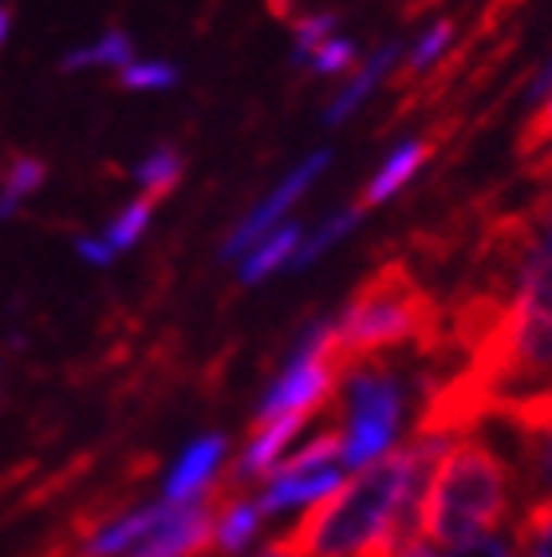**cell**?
I'll return each instance as SVG.
<instances>
[{"instance_id": "1", "label": "cell", "mask_w": 552, "mask_h": 557, "mask_svg": "<svg viewBox=\"0 0 552 557\" xmlns=\"http://www.w3.org/2000/svg\"><path fill=\"white\" fill-rule=\"evenodd\" d=\"M411 467V447L387 450L331 498L309 506L304 522L292 525L280 546L288 557H355L387 534L411 542L418 534V515L406 494Z\"/></svg>"}, {"instance_id": "2", "label": "cell", "mask_w": 552, "mask_h": 557, "mask_svg": "<svg viewBox=\"0 0 552 557\" xmlns=\"http://www.w3.org/2000/svg\"><path fill=\"white\" fill-rule=\"evenodd\" d=\"M442 336L447 324L435 297L414 281L403 261H387L351 293L343 312L331 321L328 352L340 375H348L351 368L382 360L399 348H418L430 356L442 348Z\"/></svg>"}, {"instance_id": "3", "label": "cell", "mask_w": 552, "mask_h": 557, "mask_svg": "<svg viewBox=\"0 0 552 557\" xmlns=\"http://www.w3.org/2000/svg\"><path fill=\"white\" fill-rule=\"evenodd\" d=\"M513 479L505 455L478 431L450 440L447 455L438 459L435 479L426 486L418 510V537L435 549H457L469 542L498 534L513 510Z\"/></svg>"}, {"instance_id": "4", "label": "cell", "mask_w": 552, "mask_h": 557, "mask_svg": "<svg viewBox=\"0 0 552 557\" xmlns=\"http://www.w3.org/2000/svg\"><path fill=\"white\" fill-rule=\"evenodd\" d=\"M343 384V467L363 471L387 455L406 411V380L382 360L351 368Z\"/></svg>"}, {"instance_id": "5", "label": "cell", "mask_w": 552, "mask_h": 557, "mask_svg": "<svg viewBox=\"0 0 552 557\" xmlns=\"http://www.w3.org/2000/svg\"><path fill=\"white\" fill-rule=\"evenodd\" d=\"M222 498V491H205L202 498H193L186 506L166 503L162 522L127 557H198L213 546V525H217Z\"/></svg>"}, {"instance_id": "6", "label": "cell", "mask_w": 552, "mask_h": 557, "mask_svg": "<svg viewBox=\"0 0 552 557\" xmlns=\"http://www.w3.org/2000/svg\"><path fill=\"white\" fill-rule=\"evenodd\" d=\"M520 440V474H525V491L541 498H552V396H532L510 404L498 411Z\"/></svg>"}, {"instance_id": "7", "label": "cell", "mask_w": 552, "mask_h": 557, "mask_svg": "<svg viewBox=\"0 0 552 557\" xmlns=\"http://www.w3.org/2000/svg\"><path fill=\"white\" fill-rule=\"evenodd\" d=\"M328 162H331V154L328 150H316V154H312L309 162H300L297 171L288 174L285 183L276 186L273 194H268L265 202L256 206L253 214L244 218L241 225H237L234 234H229V242H225V249H222V258L225 261H234V258H241L244 249H253L256 242H261V237H268L276 230V222H280V218L288 214V210H292V206L300 202V194L309 190L312 183H316L319 174L328 171Z\"/></svg>"}, {"instance_id": "8", "label": "cell", "mask_w": 552, "mask_h": 557, "mask_svg": "<svg viewBox=\"0 0 552 557\" xmlns=\"http://www.w3.org/2000/svg\"><path fill=\"white\" fill-rule=\"evenodd\" d=\"M225 435H202L198 443H190V447L181 450V459L174 462L171 479H166V486H162V503L171 506H186L193 503V498H202L205 491H213V474H217V467L225 462Z\"/></svg>"}, {"instance_id": "9", "label": "cell", "mask_w": 552, "mask_h": 557, "mask_svg": "<svg viewBox=\"0 0 552 557\" xmlns=\"http://www.w3.org/2000/svg\"><path fill=\"white\" fill-rule=\"evenodd\" d=\"M166 515V503H150L138 506V510H123V515L106 518V522L91 525V534L79 542L67 557H118L130 554V549L142 542V537L154 530Z\"/></svg>"}, {"instance_id": "10", "label": "cell", "mask_w": 552, "mask_h": 557, "mask_svg": "<svg viewBox=\"0 0 552 557\" xmlns=\"http://www.w3.org/2000/svg\"><path fill=\"white\" fill-rule=\"evenodd\" d=\"M430 150H435V135L403 143V147L394 150L391 159L382 162L379 174H375L372 183H367V190L360 194V202H355V206H360V210H367V206H379V202H387L391 194H399L414 178V171H418V166L430 159Z\"/></svg>"}, {"instance_id": "11", "label": "cell", "mask_w": 552, "mask_h": 557, "mask_svg": "<svg viewBox=\"0 0 552 557\" xmlns=\"http://www.w3.org/2000/svg\"><path fill=\"white\" fill-rule=\"evenodd\" d=\"M225 494V491H222ZM265 515L253 498H241V494H225L222 510H217V525H213V549L222 557H237L249 549V542L256 537Z\"/></svg>"}, {"instance_id": "12", "label": "cell", "mask_w": 552, "mask_h": 557, "mask_svg": "<svg viewBox=\"0 0 552 557\" xmlns=\"http://www.w3.org/2000/svg\"><path fill=\"white\" fill-rule=\"evenodd\" d=\"M300 249V225L288 222V225H276L273 234L261 242V246H253L249 253H244L241 261V285H261V281L268 277V273H276V269L285 265V261H292V253Z\"/></svg>"}, {"instance_id": "13", "label": "cell", "mask_w": 552, "mask_h": 557, "mask_svg": "<svg viewBox=\"0 0 552 557\" xmlns=\"http://www.w3.org/2000/svg\"><path fill=\"white\" fill-rule=\"evenodd\" d=\"M394 55H399V48H394V44H387L382 52H375L372 60L363 64V72L355 75V79H351V84H348V91H340V99H336V103H331V108H328V115H324V123H340V119H348L351 111L360 108L363 99H367V96H372V91H375V84H379L382 75H387V72H391V67H394Z\"/></svg>"}, {"instance_id": "14", "label": "cell", "mask_w": 552, "mask_h": 557, "mask_svg": "<svg viewBox=\"0 0 552 557\" xmlns=\"http://www.w3.org/2000/svg\"><path fill=\"white\" fill-rule=\"evenodd\" d=\"M360 218H363V210L360 206H351V210H340V214H331L324 225H316L309 234V242H300V249L292 253V261H288V269L292 273H304V269L312 265V261H319L324 253H328L336 242H343V237L360 225Z\"/></svg>"}, {"instance_id": "15", "label": "cell", "mask_w": 552, "mask_h": 557, "mask_svg": "<svg viewBox=\"0 0 552 557\" xmlns=\"http://www.w3.org/2000/svg\"><path fill=\"white\" fill-rule=\"evenodd\" d=\"M513 549H517V557H552V498L529 503L520 510L517 530H513Z\"/></svg>"}, {"instance_id": "16", "label": "cell", "mask_w": 552, "mask_h": 557, "mask_svg": "<svg viewBox=\"0 0 552 557\" xmlns=\"http://www.w3.org/2000/svg\"><path fill=\"white\" fill-rule=\"evenodd\" d=\"M181 171H186V162H181V154L174 147H154L147 154V159L138 162V186H142V198H150V202H159V198H166V194L178 186Z\"/></svg>"}, {"instance_id": "17", "label": "cell", "mask_w": 552, "mask_h": 557, "mask_svg": "<svg viewBox=\"0 0 552 557\" xmlns=\"http://www.w3.org/2000/svg\"><path fill=\"white\" fill-rule=\"evenodd\" d=\"M135 60V40H130L123 28H111L103 33V40L91 44V48H79L64 60V72H75V67H91V64H106V67H130Z\"/></svg>"}, {"instance_id": "18", "label": "cell", "mask_w": 552, "mask_h": 557, "mask_svg": "<svg viewBox=\"0 0 552 557\" xmlns=\"http://www.w3.org/2000/svg\"><path fill=\"white\" fill-rule=\"evenodd\" d=\"M43 178H48V166L33 154H16V159L4 166L0 174V198H12V202H24L33 190H40Z\"/></svg>"}, {"instance_id": "19", "label": "cell", "mask_w": 552, "mask_h": 557, "mask_svg": "<svg viewBox=\"0 0 552 557\" xmlns=\"http://www.w3.org/2000/svg\"><path fill=\"white\" fill-rule=\"evenodd\" d=\"M154 206L159 202H150V198H135V202L123 210V214L115 218V222L106 225V246L115 249V253H123V249H130L138 242V237L147 234V225H150V214H154Z\"/></svg>"}, {"instance_id": "20", "label": "cell", "mask_w": 552, "mask_h": 557, "mask_svg": "<svg viewBox=\"0 0 552 557\" xmlns=\"http://www.w3.org/2000/svg\"><path fill=\"white\" fill-rule=\"evenodd\" d=\"M181 79V72L166 60H147V64H130L118 72V84L127 91H166Z\"/></svg>"}, {"instance_id": "21", "label": "cell", "mask_w": 552, "mask_h": 557, "mask_svg": "<svg viewBox=\"0 0 552 557\" xmlns=\"http://www.w3.org/2000/svg\"><path fill=\"white\" fill-rule=\"evenodd\" d=\"M450 33H454V24H450V21H438L435 28H430V33L423 36V40H418V48H414V52H411V60H406L403 75H399V84H406L411 75L426 72V67L435 64L438 52H442V48H447V44H450Z\"/></svg>"}, {"instance_id": "22", "label": "cell", "mask_w": 552, "mask_h": 557, "mask_svg": "<svg viewBox=\"0 0 552 557\" xmlns=\"http://www.w3.org/2000/svg\"><path fill=\"white\" fill-rule=\"evenodd\" d=\"M552 147V96L544 108H537L529 115V123H525V131H520L517 139V150L525 154V159H537V154H544V150Z\"/></svg>"}, {"instance_id": "23", "label": "cell", "mask_w": 552, "mask_h": 557, "mask_svg": "<svg viewBox=\"0 0 552 557\" xmlns=\"http://www.w3.org/2000/svg\"><path fill=\"white\" fill-rule=\"evenodd\" d=\"M331 28H336V12L304 16V21L297 24V52H292V60H297V64H309V55L324 44V36H328Z\"/></svg>"}, {"instance_id": "24", "label": "cell", "mask_w": 552, "mask_h": 557, "mask_svg": "<svg viewBox=\"0 0 552 557\" xmlns=\"http://www.w3.org/2000/svg\"><path fill=\"white\" fill-rule=\"evenodd\" d=\"M355 64V44L351 40H324L312 52V72L316 75H336V72H348Z\"/></svg>"}, {"instance_id": "25", "label": "cell", "mask_w": 552, "mask_h": 557, "mask_svg": "<svg viewBox=\"0 0 552 557\" xmlns=\"http://www.w3.org/2000/svg\"><path fill=\"white\" fill-rule=\"evenodd\" d=\"M450 557H517V549H513V537L489 534V537H481V542L450 549Z\"/></svg>"}, {"instance_id": "26", "label": "cell", "mask_w": 552, "mask_h": 557, "mask_svg": "<svg viewBox=\"0 0 552 557\" xmlns=\"http://www.w3.org/2000/svg\"><path fill=\"white\" fill-rule=\"evenodd\" d=\"M75 249H79V258L91 261V265H111V261H115V249L106 246V242H96V237H79Z\"/></svg>"}, {"instance_id": "27", "label": "cell", "mask_w": 552, "mask_h": 557, "mask_svg": "<svg viewBox=\"0 0 552 557\" xmlns=\"http://www.w3.org/2000/svg\"><path fill=\"white\" fill-rule=\"evenodd\" d=\"M537 249H541V258L552 265V206L537 214Z\"/></svg>"}, {"instance_id": "28", "label": "cell", "mask_w": 552, "mask_h": 557, "mask_svg": "<svg viewBox=\"0 0 552 557\" xmlns=\"http://www.w3.org/2000/svg\"><path fill=\"white\" fill-rule=\"evenodd\" d=\"M399 557H438V549L430 546V542H426V537H418V534H414L411 542H406V546L399 549Z\"/></svg>"}, {"instance_id": "29", "label": "cell", "mask_w": 552, "mask_h": 557, "mask_svg": "<svg viewBox=\"0 0 552 557\" xmlns=\"http://www.w3.org/2000/svg\"><path fill=\"white\" fill-rule=\"evenodd\" d=\"M544 96H552V64L544 67V72L537 75V84L529 87V99H544Z\"/></svg>"}, {"instance_id": "30", "label": "cell", "mask_w": 552, "mask_h": 557, "mask_svg": "<svg viewBox=\"0 0 552 557\" xmlns=\"http://www.w3.org/2000/svg\"><path fill=\"white\" fill-rule=\"evenodd\" d=\"M268 12H273L276 21H288L292 16V0H268Z\"/></svg>"}, {"instance_id": "31", "label": "cell", "mask_w": 552, "mask_h": 557, "mask_svg": "<svg viewBox=\"0 0 552 557\" xmlns=\"http://www.w3.org/2000/svg\"><path fill=\"white\" fill-rule=\"evenodd\" d=\"M253 557H288V549L285 546H280V537H276V542H268V546L265 549H256V554Z\"/></svg>"}, {"instance_id": "32", "label": "cell", "mask_w": 552, "mask_h": 557, "mask_svg": "<svg viewBox=\"0 0 552 557\" xmlns=\"http://www.w3.org/2000/svg\"><path fill=\"white\" fill-rule=\"evenodd\" d=\"M9 24H12V9L0 4V44H4V36H9Z\"/></svg>"}]
</instances>
